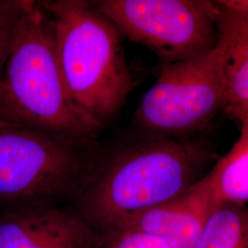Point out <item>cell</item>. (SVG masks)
<instances>
[{
	"label": "cell",
	"instance_id": "1",
	"mask_svg": "<svg viewBox=\"0 0 248 248\" xmlns=\"http://www.w3.org/2000/svg\"><path fill=\"white\" fill-rule=\"evenodd\" d=\"M217 160L202 141L142 133L100 162L89 163L74 208L110 235L133 215L186 193Z\"/></svg>",
	"mask_w": 248,
	"mask_h": 248
},
{
	"label": "cell",
	"instance_id": "2",
	"mask_svg": "<svg viewBox=\"0 0 248 248\" xmlns=\"http://www.w3.org/2000/svg\"><path fill=\"white\" fill-rule=\"evenodd\" d=\"M0 116L79 145L104 127L70 98L40 1L25 2L0 81Z\"/></svg>",
	"mask_w": 248,
	"mask_h": 248
},
{
	"label": "cell",
	"instance_id": "3",
	"mask_svg": "<svg viewBox=\"0 0 248 248\" xmlns=\"http://www.w3.org/2000/svg\"><path fill=\"white\" fill-rule=\"evenodd\" d=\"M53 23L56 56L70 98L104 124L126 103L135 81L122 34L93 2L40 1Z\"/></svg>",
	"mask_w": 248,
	"mask_h": 248
},
{
	"label": "cell",
	"instance_id": "4",
	"mask_svg": "<svg viewBox=\"0 0 248 248\" xmlns=\"http://www.w3.org/2000/svg\"><path fill=\"white\" fill-rule=\"evenodd\" d=\"M79 144L0 116V206L53 205L77 193L89 168Z\"/></svg>",
	"mask_w": 248,
	"mask_h": 248
},
{
	"label": "cell",
	"instance_id": "5",
	"mask_svg": "<svg viewBox=\"0 0 248 248\" xmlns=\"http://www.w3.org/2000/svg\"><path fill=\"white\" fill-rule=\"evenodd\" d=\"M225 106V83L214 47L191 59L162 63L133 122L142 133L189 138L204 131Z\"/></svg>",
	"mask_w": 248,
	"mask_h": 248
},
{
	"label": "cell",
	"instance_id": "6",
	"mask_svg": "<svg viewBox=\"0 0 248 248\" xmlns=\"http://www.w3.org/2000/svg\"><path fill=\"white\" fill-rule=\"evenodd\" d=\"M93 4L122 36L149 49L162 63L194 58L217 44L214 1L103 0Z\"/></svg>",
	"mask_w": 248,
	"mask_h": 248
},
{
	"label": "cell",
	"instance_id": "7",
	"mask_svg": "<svg viewBox=\"0 0 248 248\" xmlns=\"http://www.w3.org/2000/svg\"><path fill=\"white\" fill-rule=\"evenodd\" d=\"M98 232L75 208L57 204L0 215V248H100Z\"/></svg>",
	"mask_w": 248,
	"mask_h": 248
},
{
	"label": "cell",
	"instance_id": "8",
	"mask_svg": "<svg viewBox=\"0 0 248 248\" xmlns=\"http://www.w3.org/2000/svg\"><path fill=\"white\" fill-rule=\"evenodd\" d=\"M214 203L202 178L177 199L133 215L113 233L141 232L163 241L169 248H194Z\"/></svg>",
	"mask_w": 248,
	"mask_h": 248
},
{
	"label": "cell",
	"instance_id": "9",
	"mask_svg": "<svg viewBox=\"0 0 248 248\" xmlns=\"http://www.w3.org/2000/svg\"><path fill=\"white\" fill-rule=\"evenodd\" d=\"M216 30L215 48L225 83L226 109L248 103V17L218 7Z\"/></svg>",
	"mask_w": 248,
	"mask_h": 248
},
{
	"label": "cell",
	"instance_id": "10",
	"mask_svg": "<svg viewBox=\"0 0 248 248\" xmlns=\"http://www.w3.org/2000/svg\"><path fill=\"white\" fill-rule=\"evenodd\" d=\"M203 181L215 202L246 205L248 202V128H241L238 140L224 156L218 158Z\"/></svg>",
	"mask_w": 248,
	"mask_h": 248
},
{
	"label": "cell",
	"instance_id": "11",
	"mask_svg": "<svg viewBox=\"0 0 248 248\" xmlns=\"http://www.w3.org/2000/svg\"><path fill=\"white\" fill-rule=\"evenodd\" d=\"M194 248H248V207L215 202Z\"/></svg>",
	"mask_w": 248,
	"mask_h": 248
},
{
	"label": "cell",
	"instance_id": "12",
	"mask_svg": "<svg viewBox=\"0 0 248 248\" xmlns=\"http://www.w3.org/2000/svg\"><path fill=\"white\" fill-rule=\"evenodd\" d=\"M26 0H0V81Z\"/></svg>",
	"mask_w": 248,
	"mask_h": 248
},
{
	"label": "cell",
	"instance_id": "13",
	"mask_svg": "<svg viewBox=\"0 0 248 248\" xmlns=\"http://www.w3.org/2000/svg\"><path fill=\"white\" fill-rule=\"evenodd\" d=\"M101 248H169L163 241L141 232L123 231L109 235Z\"/></svg>",
	"mask_w": 248,
	"mask_h": 248
},
{
	"label": "cell",
	"instance_id": "14",
	"mask_svg": "<svg viewBox=\"0 0 248 248\" xmlns=\"http://www.w3.org/2000/svg\"><path fill=\"white\" fill-rule=\"evenodd\" d=\"M214 2L221 9L248 17V0H219Z\"/></svg>",
	"mask_w": 248,
	"mask_h": 248
},
{
	"label": "cell",
	"instance_id": "15",
	"mask_svg": "<svg viewBox=\"0 0 248 248\" xmlns=\"http://www.w3.org/2000/svg\"><path fill=\"white\" fill-rule=\"evenodd\" d=\"M224 110L227 112V114L238 120L242 124V127L248 129V103L231 107Z\"/></svg>",
	"mask_w": 248,
	"mask_h": 248
}]
</instances>
